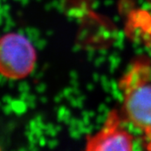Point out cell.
I'll use <instances>...</instances> for the list:
<instances>
[{
  "instance_id": "cell-1",
  "label": "cell",
  "mask_w": 151,
  "mask_h": 151,
  "mask_svg": "<svg viewBox=\"0 0 151 151\" xmlns=\"http://www.w3.org/2000/svg\"><path fill=\"white\" fill-rule=\"evenodd\" d=\"M124 119L139 132L146 150H151V60L136 57L119 81Z\"/></svg>"
},
{
  "instance_id": "cell-2",
  "label": "cell",
  "mask_w": 151,
  "mask_h": 151,
  "mask_svg": "<svg viewBox=\"0 0 151 151\" xmlns=\"http://www.w3.org/2000/svg\"><path fill=\"white\" fill-rule=\"evenodd\" d=\"M35 49L20 34L9 33L0 38V74L6 78H25L35 68Z\"/></svg>"
},
{
  "instance_id": "cell-3",
  "label": "cell",
  "mask_w": 151,
  "mask_h": 151,
  "mask_svg": "<svg viewBox=\"0 0 151 151\" xmlns=\"http://www.w3.org/2000/svg\"><path fill=\"white\" fill-rule=\"evenodd\" d=\"M124 121L122 113L117 110L110 111L102 128L86 138V150H132L134 136L125 128Z\"/></svg>"
}]
</instances>
